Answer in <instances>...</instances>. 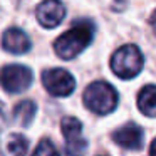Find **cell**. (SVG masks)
<instances>
[{
    "label": "cell",
    "instance_id": "obj_3",
    "mask_svg": "<svg viewBox=\"0 0 156 156\" xmlns=\"http://www.w3.org/2000/svg\"><path fill=\"white\" fill-rule=\"evenodd\" d=\"M143 69V54L136 45L126 44L112 54L111 71L121 79H133Z\"/></svg>",
    "mask_w": 156,
    "mask_h": 156
},
{
    "label": "cell",
    "instance_id": "obj_7",
    "mask_svg": "<svg viewBox=\"0 0 156 156\" xmlns=\"http://www.w3.org/2000/svg\"><path fill=\"white\" fill-rule=\"evenodd\" d=\"M39 24L45 29H54L66 17V7L61 0H44L35 10Z\"/></svg>",
    "mask_w": 156,
    "mask_h": 156
},
{
    "label": "cell",
    "instance_id": "obj_6",
    "mask_svg": "<svg viewBox=\"0 0 156 156\" xmlns=\"http://www.w3.org/2000/svg\"><path fill=\"white\" fill-rule=\"evenodd\" d=\"M61 129H62V136L66 139L67 153L77 154V153L86 151L87 141L82 138V124L79 119L72 118V116H66L61 121Z\"/></svg>",
    "mask_w": 156,
    "mask_h": 156
},
{
    "label": "cell",
    "instance_id": "obj_12",
    "mask_svg": "<svg viewBox=\"0 0 156 156\" xmlns=\"http://www.w3.org/2000/svg\"><path fill=\"white\" fill-rule=\"evenodd\" d=\"M7 151L10 154H25L29 151V141L22 134H12L7 143Z\"/></svg>",
    "mask_w": 156,
    "mask_h": 156
},
{
    "label": "cell",
    "instance_id": "obj_2",
    "mask_svg": "<svg viewBox=\"0 0 156 156\" xmlns=\"http://www.w3.org/2000/svg\"><path fill=\"white\" fill-rule=\"evenodd\" d=\"M84 104L89 111L99 116L109 114L118 106V92L111 84L104 81L92 82L84 91Z\"/></svg>",
    "mask_w": 156,
    "mask_h": 156
},
{
    "label": "cell",
    "instance_id": "obj_1",
    "mask_svg": "<svg viewBox=\"0 0 156 156\" xmlns=\"http://www.w3.org/2000/svg\"><path fill=\"white\" fill-rule=\"evenodd\" d=\"M94 29L96 27L91 20H77L54 42L55 54L61 59H74L92 42Z\"/></svg>",
    "mask_w": 156,
    "mask_h": 156
},
{
    "label": "cell",
    "instance_id": "obj_13",
    "mask_svg": "<svg viewBox=\"0 0 156 156\" xmlns=\"http://www.w3.org/2000/svg\"><path fill=\"white\" fill-rule=\"evenodd\" d=\"M35 154H55L57 153V148L54 146V143L51 141V139L44 138L41 143H39V146L34 149Z\"/></svg>",
    "mask_w": 156,
    "mask_h": 156
},
{
    "label": "cell",
    "instance_id": "obj_10",
    "mask_svg": "<svg viewBox=\"0 0 156 156\" xmlns=\"http://www.w3.org/2000/svg\"><path fill=\"white\" fill-rule=\"evenodd\" d=\"M138 108L144 116L156 118V86H146L138 94Z\"/></svg>",
    "mask_w": 156,
    "mask_h": 156
},
{
    "label": "cell",
    "instance_id": "obj_15",
    "mask_svg": "<svg viewBox=\"0 0 156 156\" xmlns=\"http://www.w3.org/2000/svg\"><path fill=\"white\" fill-rule=\"evenodd\" d=\"M149 154H153V156H156V138L153 139V143H151V146H149Z\"/></svg>",
    "mask_w": 156,
    "mask_h": 156
},
{
    "label": "cell",
    "instance_id": "obj_14",
    "mask_svg": "<svg viewBox=\"0 0 156 156\" xmlns=\"http://www.w3.org/2000/svg\"><path fill=\"white\" fill-rule=\"evenodd\" d=\"M149 25H151V29H153V32H154V35H156V10L151 14V17H149Z\"/></svg>",
    "mask_w": 156,
    "mask_h": 156
},
{
    "label": "cell",
    "instance_id": "obj_5",
    "mask_svg": "<svg viewBox=\"0 0 156 156\" xmlns=\"http://www.w3.org/2000/svg\"><path fill=\"white\" fill-rule=\"evenodd\" d=\"M32 84V71L20 64H10L2 69V87L7 92H22Z\"/></svg>",
    "mask_w": 156,
    "mask_h": 156
},
{
    "label": "cell",
    "instance_id": "obj_8",
    "mask_svg": "<svg viewBox=\"0 0 156 156\" xmlns=\"http://www.w3.org/2000/svg\"><path fill=\"white\" fill-rule=\"evenodd\" d=\"M112 141L124 149H139L144 143V133L136 124H126L112 133Z\"/></svg>",
    "mask_w": 156,
    "mask_h": 156
},
{
    "label": "cell",
    "instance_id": "obj_4",
    "mask_svg": "<svg viewBox=\"0 0 156 156\" xmlns=\"http://www.w3.org/2000/svg\"><path fill=\"white\" fill-rule=\"evenodd\" d=\"M42 84L47 89V92L55 98H66L72 94L76 87V81L71 72L64 69H47L42 74Z\"/></svg>",
    "mask_w": 156,
    "mask_h": 156
},
{
    "label": "cell",
    "instance_id": "obj_11",
    "mask_svg": "<svg viewBox=\"0 0 156 156\" xmlns=\"http://www.w3.org/2000/svg\"><path fill=\"white\" fill-rule=\"evenodd\" d=\"M35 111H37V106L32 101H20L12 111V116H14V121L17 122L19 126H29L32 121H34Z\"/></svg>",
    "mask_w": 156,
    "mask_h": 156
},
{
    "label": "cell",
    "instance_id": "obj_9",
    "mask_svg": "<svg viewBox=\"0 0 156 156\" xmlns=\"http://www.w3.org/2000/svg\"><path fill=\"white\" fill-rule=\"evenodd\" d=\"M2 45H4L5 51L12 52V54H25L30 49V39L22 29L12 27L4 32Z\"/></svg>",
    "mask_w": 156,
    "mask_h": 156
}]
</instances>
